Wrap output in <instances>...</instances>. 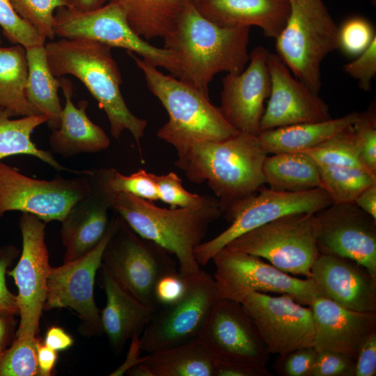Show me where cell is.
I'll list each match as a JSON object with an SVG mask.
<instances>
[{
	"label": "cell",
	"mask_w": 376,
	"mask_h": 376,
	"mask_svg": "<svg viewBox=\"0 0 376 376\" xmlns=\"http://www.w3.org/2000/svg\"><path fill=\"white\" fill-rule=\"evenodd\" d=\"M343 70L358 80L361 89L370 90L371 81L376 74V37L363 53L343 66Z\"/></svg>",
	"instance_id": "cell-45"
},
{
	"label": "cell",
	"mask_w": 376,
	"mask_h": 376,
	"mask_svg": "<svg viewBox=\"0 0 376 376\" xmlns=\"http://www.w3.org/2000/svg\"><path fill=\"white\" fill-rule=\"evenodd\" d=\"M263 171L265 183L273 190L299 192L320 187L318 165L304 152L267 155Z\"/></svg>",
	"instance_id": "cell-29"
},
{
	"label": "cell",
	"mask_w": 376,
	"mask_h": 376,
	"mask_svg": "<svg viewBox=\"0 0 376 376\" xmlns=\"http://www.w3.org/2000/svg\"><path fill=\"white\" fill-rule=\"evenodd\" d=\"M186 290V280L180 271L164 276L157 282L155 295L158 306L169 305L178 301Z\"/></svg>",
	"instance_id": "cell-46"
},
{
	"label": "cell",
	"mask_w": 376,
	"mask_h": 376,
	"mask_svg": "<svg viewBox=\"0 0 376 376\" xmlns=\"http://www.w3.org/2000/svg\"><path fill=\"white\" fill-rule=\"evenodd\" d=\"M320 187L333 203H354L367 187L376 183V175L352 166H320Z\"/></svg>",
	"instance_id": "cell-34"
},
{
	"label": "cell",
	"mask_w": 376,
	"mask_h": 376,
	"mask_svg": "<svg viewBox=\"0 0 376 376\" xmlns=\"http://www.w3.org/2000/svg\"><path fill=\"white\" fill-rule=\"evenodd\" d=\"M54 32L61 38L95 40L110 47L122 48L167 70L178 78L180 61L173 52L151 45L130 27L120 7L109 1L102 7L81 11L72 7H61L54 16Z\"/></svg>",
	"instance_id": "cell-8"
},
{
	"label": "cell",
	"mask_w": 376,
	"mask_h": 376,
	"mask_svg": "<svg viewBox=\"0 0 376 376\" xmlns=\"http://www.w3.org/2000/svg\"><path fill=\"white\" fill-rule=\"evenodd\" d=\"M268 155L258 136L239 132L195 143L177 152L175 164L191 182H207L224 214L265 185L263 166Z\"/></svg>",
	"instance_id": "cell-1"
},
{
	"label": "cell",
	"mask_w": 376,
	"mask_h": 376,
	"mask_svg": "<svg viewBox=\"0 0 376 376\" xmlns=\"http://www.w3.org/2000/svg\"><path fill=\"white\" fill-rule=\"evenodd\" d=\"M196 10L212 22L228 28H260L276 38L290 13L288 0H193Z\"/></svg>",
	"instance_id": "cell-24"
},
{
	"label": "cell",
	"mask_w": 376,
	"mask_h": 376,
	"mask_svg": "<svg viewBox=\"0 0 376 376\" xmlns=\"http://www.w3.org/2000/svg\"><path fill=\"white\" fill-rule=\"evenodd\" d=\"M0 26L14 45L28 49L45 44L46 38L16 13L10 0H0Z\"/></svg>",
	"instance_id": "cell-39"
},
{
	"label": "cell",
	"mask_w": 376,
	"mask_h": 376,
	"mask_svg": "<svg viewBox=\"0 0 376 376\" xmlns=\"http://www.w3.org/2000/svg\"><path fill=\"white\" fill-rule=\"evenodd\" d=\"M101 268V284L107 302L100 311L102 333L116 352L134 336H141L157 308L146 305L120 286Z\"/></svg>",
	"instance_id": "cell-26"
},
{
	"label": "cell",
	"mask_w": 376,
	"mask_h": 376,
	"mask_svg": "<svg viewBox=\"0 0 376 376\" xmlns=\"http://www.w3.org/2000/svg\"><path fill=\"white\" fill-rule=\"evenodd\" d=\"M185 280L181 299L158 307L140 336L143 352L148 354L198 339L219 296L214 278L202 269Z\"/></svg>",
	"instance_id": "cell-13"
},
{
	"label": "cell",
	"mask_w": 376,
	"mask_h": 376,
	"mask_svg": "<svg viewBox=\"0 0 376 376\" xmlns=\"http://www.w3.org/2000/svg\"><path fill=\"white\" fill-rule=\"evenodd\" d=\"M15 313L0 310V355L7 349L15 330Z\"/></svg>",
	"instance_id": "cell-52"
},
{
	"label": "cell",
	"mask_w": 376,
	"mask_h": 376,
	"mask_svg": "<svg viewBox=\"0 0 376 376\" xmlns=\"http://www.w3.org/2000/svg\"><path fill=\"white\" fill-rule=\"evenodd\" d=\"M355 359L332 350L317 351L309 376H354Z\"/></svg>",
	"instance_id": "cell-44"
},
{
	"label": "cell",
	"mask_w": 376,
	"mask_h": 376,
	"mask_svg": "<svg viewBox=\"0 0 376 376\" xmlns=\"http://www.w3.org/2000/svg\"><path fill=\"white\" fill-rule=\"evenodd\" d=\"M267 64L271 79V91L260 121V132L331 118L329 105L318 94L293 77L276 54L269 52Z\"/></svg>",
	"instance_id": "cell-21"
},
{
	"label": "cell",
	"mask_w": 376,
	"mask_h": 376,
	"mask_svg": "<svg viewBox=\"0 0 376 376\" xmlns=\"http://www.w3.org/2000/svg\"><path fill=\"white\" fill-rule=\"evenodd\" d=\"M269 51L256 47L249 65L239 74H227L222 80L219 107L227 122L240 132L258 136L265 111L264 103L271 91L267 58Z\"/></svg>",
	"instance_id": "cell-19"
},
{
	"label": "cell",
	"mask_w": 376,
	"mask_h": 376,
	"mask_svg": "<svg viewBox=\"0 0 376 376\" xmlns=\"http://www.w3.org/2000/svg\"><path fill=\"white\" fill-rule=\"evenodd\" d=\"M102 256L101 266L125 290L141 302L158 308L155 295L164 276L179 271L173 255L137 234L118 214Z\"/></svg>",
	"instance_id": "cell-7"
},
{
	"label": "cell",
	"mask_w": 376,
	"mask_h": 376,
	"mask_svg": "<svg viewBox=\"0 0 376 376\" xmlns=\"http://www.w3.org/2000/svg\"><path fill=\"white\" fill-rule=\"evenodd\" d=\"M107 180L115 192L126 193L149 201L159 200L155 174L139 169L125 175L114 169H107Z\"/></svg>",
	"instance_id": "cell-38"
},
{
	"label": "cell",
	"mask_w": 376,
	"mask_h": 376,
	"mask_svg": "<svg viewBox=\"0 0 376 376\" xmlns=\"http://www.w3.org/2000/svg\"><path fill=\"white\" fill-rule=\"evenodd\" d=\"M37 337H16L0 355V376H40Z\"/></svg>",
	"instance_id": "cell-36"
},
{
	"label": "cell",
	"mask_w": 376,
	"mask_h": 376,
	"mask_svg": "<svg viewBox=\"0 0 376 376\" xmlns=\"http://www.w3.org/2000/svg\"><path fill=\"white\" fill-rule=\"evenodd\" d=\"M109 0H70L72 7L81 11H89L99 8Z\"/></svg>",
	"instance_id": "cell-54"
},
{
	"label": "cell",
	"mask_w": 376,
	"mask_h": 376,
	"mask_svg": "<svg viewBox=\"0 0 376 376\" xmlns=\"http://www.w3.org/2000/svg\"><path fill=\"white\" fill-rule=\"evenodd\" d=\"M143 361L128 370L126 375L130 376H152L149 368Z\"/></svg>",
	"instance_id": "cell-55"
},
{
	"label": "cell",
	"mask_w": 376,
	"mask_h": 376,
	"mask_svg": "<svg viewBox=\"0 0 376 376\" xmlns=\"http://www.w3.org/2000/svg\"><path fill=\"white\" fill-rule=\"evenodd\" d=\"M359 113L354 111L335 119L278 127L262 132L258 137L268 154L303 152L352 125Z\"/></svg>",
	"instance_id": "cell-27"
},
{
	"label": "cell",
	"mask_w": 376,
	"mask_h": 376,
	"mask_svg": "<svg viewBox=\"0 0 376 376\" xmlns=\"http://www.w3.org/2000/svg\"><path fill=\"white\" fill-rule=\"evenodd\" d=\"M5 251H6V247H4V248L0 247V258L3 256Z\"/></svg>",
	"instance_id": "cell-56"
},
{
	"label": "cell",
	"mask_w": 376,
	"mask_h": 376,
	"mask_svg": "<svg viewBox=\"0 0 376 376\" xmlns=\"http://www.w3.org/2000/svg\"><path fill=\"white\" fill-rule=\"evenodd\" d=\"M28 75L26 95L28 100L42 114L49 117L47 123L52 130L58 127L63 107L58 95L60 79L52 74L49 66L45 45L26 49Z\"/></svg>",
	"instance_id": "cell-31"
},
{
	"label": "cell",
	"mask_w": 376,
	"mask_h": 376,
	"mask_svg": "<svg viewBox=\"0 0 376 376\" xmlns=\"http://www.w3.org/2000/svg\"><path fill=\"white\" fill-rule=\"evenodd\" d=\"M123 10L132 30L143 38H164L191 0H109Z\"/></svg>",
	"instance_id": "cell-28"
},
{
	"label": "cell",
	"mask_w": 376,
	"mask_h": 376,
	"mask_svg": "<svg viewBox=\"0 0 376 376\" xmlns=\"http://www.w3.org/2000/svg\"><path fill=\"white\" fill-rule=\"evenodd\" d=\"M376 375V331L363 342L355 360L354 376Z\"/></svg>",
	"instance_id": "cell-48"
},
{
	"label": "cell",
	"mask_w": 376,
	"mask_h": 376,
	"mask_svg": "<svg viewBox=\"0 0 376 376\" xmlns=\"http://www.w3.org/2000/svg\"><path fill=\"white\" fill-rule=\"evenodd\" d=\"M16 13L45 38L54 39L57 9L72 7L70 0H10Z\"/></svg>",
	"instance_id": "cell-37"
},
{
	"label": "cell",
	"mask_w": 376,
	"mask_h": 376,
	"mask_svg": "<svg viewBox=\"0 0 376 376\" xmlns=\"http://www.w3.org/2000/svg\"><path fill=\"white\" fill-rule=\"evenodd\" d=\"M61 86L65 98L58 127L52 130L49 136L51 150L63 157L81 153H94L106 150L110 146V139L105 131L88 118V102L81 100L78 107L72 101L73 88L66 78L60 79Z\"/></svg>",
	"instance_id": "cell-25"
},
{
	"label": "cell",
	"mask_w": 376,
	"mask_h": 376,
	"mask_svg": "<svg viewBox=\"0 0 376 376\" xmlns=\"http://www.w3.org/2000/svg\"><path fill=\"white\" fill-rule=\"evenodd\" d=\"M83 171L78 177L38 180L0 162V217L10 211L36 215L46 223L62 221L72 205L89 189Z\"/></svg>",
	"instance_id": "cell-14"
},
{
	"label": "cell",
	"mask_w": 376,
	"mask_h": 376,
	"mask_svg": "<svg viewBox=\"0 0 376 376\" xmlns=\"http://www.w3.org/2000/svg\"><path fill=\"white\" fill-rule=\"evenodd\" d=\"M359 208L376 219V183L365 189L354 202Z\"/></svg>",
	"instance_id": "cell-53"
},
{
	"label": "cell",
	"mask_w": 376,
	"mask_h": 376,
	"mask_svg": "<svg viewBox=\"0 0 376 376\" xmlns=\"http://www.w3.org/2000/svg\"><path fill=\"white\" fill-rule=\"evenodd\" d=\"M198 340L217 363L241 367L253 376L271 375L270 354L256 322L240 302L219 297Z\"/></svg>",
	"instance_id": "cell-9"
},
{
	"label": "cell",
	"mask_w": 376,
	"mask_h": 376,
	"mask_svg": "<svg viewBox=\"0 0 376 376\" xmlns=\"http://www.w3.org/2000/svg\"><path fill=\"white\" fill-rule=\"evenodd\" d=\"M43 343L49 347L58 352L70 347L74 343V340L61 327L52 326L47 329Z\"/></svg>",
	"instance_id": "cell-50"
},
{
	"label": "cell",
	"mask_w": 376,
	"mask_h": 376,
	"mask_svg": "<svg viewBox=\"0 0 376 376\" xmlns=\"http://www.w3.org/2000/svg\"><path fill=\"white\" fill-rule=\"evenodd\" d=\"M241 304L256 322L270 354L313 346L315 329L309 306L288 295L258 292L248 294Z\"/></svg>",
	"instance_id": "cell-18"
},
{
	"label": "cell",
	"mask_w": 376,
	"mask_h": 376,
	"mask_svg": "<svg viewBox=\"0 0 376 376\" xmlns=\"http://www.w3.org/2000/svg\"><path fill=\"white\" fill-rule=\"evenodd\" d=\"M159 200L169 204L171 208H196L202 207L214 197L201 196L187 191L180 177L173 172L165 175H155Z\"/></svg>",
	"instance_id": "cell-40"
},
{
	"label": "cell",
	"mask_w": 376,
	"mask_h": 376,
	"mask_svg": "<svg viewBox=\"0 0 376 376\" xmlns=\"http://www.w3.org/2000/svg\"><path fill=\"white\" fill-rule=\"evenodd\" d=\"M152 376H215L216 361L197 339L144 356Z\"/></svg>",
	"instance_id": "cell-30"
},
{
	"label": "cell",
	"mask_w": 376,
	"mask_h": 376,
	"mask_svg": "<svg viewBox=\"0 0 376 376\" xmlns=\"http://www.w3.org/2000/svg\"><path fill=\"white\" fill-rule=\"evenodd\" d=\"M111 210L140 236L161 246L177 258L184 279L201 271L194 249L222 212L218 199L196 208H163L126 193L113 191Z\"/></svg>",
	"instance_id": "cell-4"
},
{
	"label": "cell",
	"mask_w": 376,
	"mask_h": 376,
	"mask_svg": "<svg viewBox=\"0 0 376 376\" xmlns=\"http://www.w3.org/2000/svg\"><path fill=\"white\" fill-rule=\"evenodd\" d=\"M127 53L169 114V120L158 130L157 136L172 145L177 152L197 142L223 140L240 132L210 102L209 95L164 74L135 54Z\"/></svg>",
	"instance_id": "cell-5"
},
{
	"label": "cell",
	"mask_w": 376,
	"mask_h": 376,
	"mask_svg": "<svg viewBox=\"0 0 376 376\" xmlns=\"http://www.w3.org/2000/svg\"><path fill=\"white\" fill-rule=\"evenodd\" d=\"M130 340V345L125 360L114 371L109 374V375H124L132 367L143 360L144 357H141V355L143 351L141 347L140 336H134Z\"/></svg>",
	"instance_id": "cell-49"
},
{
	"label": "cell",
	"mask_w": 376,
	"mask_h": 376,
	"mask_svg": "<svg viewBox=\"0 0 376 376\" xmlns=\"http://www.w3.org/2000/svg\"><path fill=\"white\" fill-rule=\"evenodd\" d=\"M1 38H0V46H1Z\"/></svg>",
	"instance_id": "cell-57"
},
{
	"label": "cell",
	"mask_w": 376,
	"mask_h": 376,
	"mask_svg": "<svg viewBox=\"0 0 376 376\" xmlns=\"http://www.w3.org/2000/svg\"><path fill=\"white\" fill-rule=\"evenodd\" d=\"M18 253L13 246H6V251L0 258V310L18 313L17 297L8 288L6 274L8 267L11 265Z\"/></svg>",
	"instance_id": "cell-47"
},
{
	"label": "cell",
	"mask_w": 376,
	"mask_h": 376,
	"mask_svg": "<svg viewBox=\"0 0 376 376\" xmlns=\"http://www.w3.org/2000/svg\"><path fill=\"white\" fill-rule=\"evenodd\" d=\"M321 297L359 312H376V276L347 258L320 253L311 277Z\"/></svg>",
	"instance_id": "cell-22"
},
{
	"label": "cell",
	"mask_w": 376,
	"mask_h": 376,
	"mask_svg": "<svg viewBox=\"0 0 376 376\" xmlns=\"http://www.w3.org/2000/svg\"><path fill=\"white\" fill-rule=\"evenodd\" d=\"M27 75L26 49L20 45L0 46V107L12 117L42 114L26 97Z\"/></svg>",
	"instance_id": "cell-32"
},
{
	"label": "cell",
	"mask_w": 376,
	"mask_h": 376,
	"mask_svg": "<svg viewBox=\"0 0 376 376\" xmlns=\"http://www.w3.org/2000/svg\"><path fill=\"white\" fill-rule=\"evenodd\" d=\"M88 192L70 208L61 221V237L65 249L63 263L88 253L104 236L109 223L113 191L107 180V169L86 170Z\"/></svg>",
	"instance_id": "cell-20"
},
{
	"label": "cell",
	"mask_w": 376,
	"mask_h": 376,
	"mask_svg": "<svg viewBox=\"0 0 376 376\" xmlns=\"http://www.w3.org/2000/svg\"><path fill=\"white\" fill-rule=\"evenodd\" d=\"M333 203L321 187L299 191H281L263 185L224 214L230 225L214 238L194 249L199 265H205L230 241L257 227L294 213L315 214Z\"/></svg>",
	"instance_id": "cell-12"
},
{
	"label": "cell",
	"mask_w": 376,
	"mask_h": 376,
	"mask_svg": "<svg viewBox=\"0 0 376 376\" xmlns=\"http://www.w3.org/2000/svg\"><path fill=\"white\" fill-rule=\"evenodd\" d=\"M320 253L352 259L376 276V219L354 203H332L313 216Z\"/></svg>",
	"instance_id": "cell-17"
},
{
	"label": "cell",
	"mask_w": 376,
	"mask_h": 376,
	"mask_svg": "<svg viewBox=\"0 0 376 376\" xmlns=\"http://www.w3.org/2000/svg\"><path fill=\"white\" fill-rule=\"evenodd\" d=\"M11 117L8 111L0 107V160L10 156L26 155L38 158L58 172L81 173L82 171H72L63 166L51 152L38 148L31 141L33 130L49 121L47 116L31 115L18 119Z\"/></svg>",
	"instance_id": "cell-33"
},
{
	"label": "cell",
	"mask_w": 376,
	"mask_h": 376,
	"mask_svg": "<svg viewBox=\"0 0 376 376\" xmlns=\"http://www.w3.org/2000/svg\"><path fill=\"white\" fill-rule=\"evenodd\" d=\"M50 70L56 78L72 75L87 88L105 112L111 136L118 139L128 130L137 145L148 121L136 116L127 106L120 91L122 77L111 54V47L83 38H61L45 45Z\"/></svg>",
	"instance_id": "cell-3"
},
{
	"label": "cell",
	"mask_w": 376,
	"mask_h": 376,
	"mask_svg": "<svg viewBox=\"0 0 376 376\" xmlns=\"http://www.w3.org/2000/svg\"><path fill=\"white\" fill-rule=\"evenodd\" d=\"M250 27L220 26L203 17L191 0L175 28L164 38V48L177 56L178 79L209 95L218 73L239 74L249 61Z\"/></svg>",
	"instance_id": "cell-2"
},
{
	"label": "cell",
	"mask_w": 376,
	"mask_h": 376,
	"mask_svg": "<svg viewBox=\"0 0 376 376\" xmlns=\"http://www.w3.org/2000/svg\"><path fill=\"white\" fill-rule=\"evenodd\" d=\"M290 13L276 39L277 55L313 93L321 87L320 65L338 48V26L322 0H288Z\"/></svg>",
	"instance_id": "cell-6"
},
{
	"label": "cell",
	"mask_w": 376,
	"mask_h": 376,
	"mask_svg": "<svg viewBox=\"0 0 376 376\" xmlns=\"http://www.w3.org/2000/svg\"><path fill=\"white\" fill-rule=\"evenodd\" d=\"M313 216H283L238 236L224 248L264 258L287 274L311 278L312 265L320 255Z\"/></svg>",
	"instance_id": "cell-10"
},
{
	"label": "cell",
	"mask_w": 376,
	"mask_h": 376,
	"mask_svg": "<svg viewBox=\"0 0 376 376\" xmlns=\"http://www.w3.org/2000/svg\"><path fill=\"white\" fill-rule=\"evenodd\" d=\"M19 226L22 250L15 267L8 272L17 287L19 324L16 337H37L47 296L51 266L45 241L46 222L34 214L22 212Z\"/></svg>",
	"instance_id": "cell-15"
},
{
	"label": "cell",
	"mask_w": 376,
	"mask_h": 376,
	"mask_svg": "<svg viewBox=\"0 0 376 376\" xmlns=\"http://www.w3.org/2000/svg\"><path fill=\"white\" fill-rule=\"evenodd\" d=\"M112 228L111 219L104 236L95 247L72 261L51 267L47 277L44 310L71 308L81 320L82 330L91 336L102 334L100 311L94 299V284Z\"/></svg>",
	"instance_id": "cell-16"
},
{
	"label": "cell",
	"mask_w": 376,
	"mask_h": 376,
	"mask_svg": "<svg viewBox=\"0 0 376 376\" xmlns=\"http://www.w3.org/2000/svg\"><path fill=\"white\" fill-rule=\"evenodd\" d=\"M58 358L57 352L38 340L37 345V359L40 376L52 375Z\"/></svg>",
	"instance_id": "cell-51"
},
{
	"label": "cell",
	"mask_w": 376,
	"mask_h": 376,
	"mask_svg": "<svg viewBox=\"0 0 376 376\" xmlns=\"http://www.w3.org/2000/svg\"><path fill=\"white\" fill-rule=\"evenodd\" d=\"M212 260L219 298L241 303L252 292H273L288 295L298 303L309 306L321 297L312 278L292 276L256 256L223 248Z\"/></svg>",
	"instance_id": "cell-11"
},
{
	"label": "cell",
	"mask_w": 376,
	"mask_h": 376,
	"mask_svg": "<svg viewBox=\"0 0 376 376\" xmlns=\"http://www.w3.org/2000/svg\"><path fill=\"white\" fill-rule=\"evenodd\" d=\"M317 351L313 346L299 347L279 355L274 369L282 376H309Z\"/></svg>",
	"instance_id": "cell-43"
},
{
	"label": "cell",
	"mask_w": 376,
	"mask_h": 376,
	"mask_svg": "<svg viewBox=\"0 0 376 376\" xmlns=\"http://www.w3.org/2000/svg\"><path fill=\"white\" fill-rule=\"evenodd\" d=\"M303 152L320 166H352L366 169L360 161L359 147L352 125Z\"/></svg>",
	"instance_id": "cell-35"
},
{
	"label": "cell",
	"mask_w": 376,
	"mask_h": 376,
	"mask_svg": "<svg viewBox=\"0 0 376 376\" xmlns=\"http://www.w3.org/2000/svg\"><path fill=\"white\" fill-rule=\"evenodd\" d=\"M376 37L372 24L365 18L354 17L338 27V48L347 56L357 57Z\"/></svg>",
	"instance_id": "cell-42"
},
{
	"label": "cell",
	"mask_w": 376,
	"mask_h": 376,
	"mask_svg": "<svg viewBox=\"0 0 376 376\" xmlns=\"http://www.w3.org/2000/svg\"><path fill=\"white\" fill-rule=\"evenodd\" d=\"M314 322L313 347L332 350L356 360L363 342L376 331V312H359L342 307L323 297L309 305Z\"/></svg>",
	"instance_id": "cell-23"
},
{
	"label": "cell",
	"mask_w": 376,
	"mask_h": 376,
	"mask_svg": "<svg viewBox=\"0 0 376 376\" xmlns=\"http://www.w3.org/2000/svg\"><path fill=\"white\" fill-rule=\"evenodd\" d=\"M357 139L360 161L371 173L376 175V113L375 104L359 113L352 125Z\"/></svg>",
	"instance_id": "cell-41"
}]
</instances>
